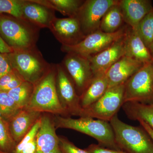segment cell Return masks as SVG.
Returning a JSON list of instances; mask_svg holds the SVG:
<instances>
[{
  "instance_id": "1",
  "label": "cell",
  "mask_w": 153,
  "mask_h": 153,
  "mask_svg": "<svg viewBox=\"0 0 153 153\" xmlns=\"http://www.w3.org/2000/svg\"><path fill=\"white\" fill-rule=\"evenodd\" d=\"M53 119L56 129L73 130L93 138L102 146L121 150L116 142L113 130L108 122L89 117L73 119L60 115H55Z\"/></svg>"
},
{
  "instance_id": "2",
  "label": "cell",
  "mask_w": 153,
  "mask_h": 153,
  "mask_svg": "<svg viewBox=\"0 0 153 153\" xmlns=\"http://www.w3.org/2000/svg\"><path fill=\"white\" fill-rule=\"evenodd\" d=\"M56 64L35 85L30 102L24 109L55 115H68L60 103L56 89Z\"/></svg>"
},
{
  "instance_id": "3",
  "label": "cell",
  "mask_w": 153,
  "mask_h": 153,
  "mask_svg": "<svg viewBox=\"0 0 153 153\" xmlns=\"http://www.w3.org/2000/svg\"><path fill=\"white\" fill-rule=\"evenodd\" d=\"M6 55L13 69L25 81L34 85L49 72L52 65L44 59L36 46L14 49Z\"/></svg>"
},
{
  "instance_id": "4",
  "label": "cell",
  "mask_w": 153,
  "mask_h": 153,
  "mask_svg": "<svg viewBox=\"0 0 153 153\" xmlns=\"http://www.w3.org/2000/svg\"><path fill=\"white\" fill-rule=\"evenodd\" d=\"M39 30L24 19L0 14V36L13 50L36 47Z\"/></svg>"
},
{
  "instance_id": "5",
  "label": "cell",
  "mask_w": 153,
  "mask_h": 153,
  "mask_svg": "<svg viewBox=\"0 0 153 153\" xmlns=\"http://www.w3.org/2000/svg\"><path fill=\"white\" fill-rule=\"evenodd\" d=\"M115 140L121 150L127 153H153V141L142 127L134 126L120 120L117 114L109 122Z\"/></svg>"
},
{
  "instance_id": "6",
  "label": "cell",
  "mask_w": 153,
  "mask_h": 153,
  "mask_svg": "<svg viewBox=\"0 0 153 153\" xmlns=\"http://www.w3.org/2000/svg\"><path fill=\"white\" fill-rule=\"evenodd\" d=\"M153 103V61L145 63L124 83V103Z\"/></svg>"
},
{
  "instance_id": "7",
  "label": "cell",
  "mask_w": 153,
  "mask_h": 153,
  "mask_svg": "<svg viewBox=\"0 0 153 153\" xmlns=\"http://www.w3.org/2000/svg\"><path fill=\"white\" fill-rule=\"evenodd\" d=\"M124 84L108 88L97 101L82 109L80 117H89L109 122L124 104Z\"/></svg>"
},
{
  "instance_id": "8",
  "label": "cell",
  "mask_w": 153,
  "mask_h": 153,
  "mask_svg": "<svg viewBox=\"0 0 153 153\" xmlns=\"http://www.w3.org/2000/svg\"><path fill=\"white\" fill-rule=\"evenodd\" d=\"M127 25L117 32L106 33L97 30L85 36L78 44L72 46L62 45L61 50L65 53H72L90 58L106 49L115 42L122 38L126 33Z\"/></svg>"
},
{
  "instance_id": "9",
  "label": "cell",
  "mask_w": 153,
  "mask_h": 153,
  "mask_svg": "<svg viewBox=\"0 0 153 153\" xmlns=\"http://www.w3.org/2000/svg\"><path fill=\"white\" fill-rule=\"evenodd\" d=\"M119 0H85L80 7L76 18L85 36L99 30L100 22L107 11Z\"/></svg>"
},
{
  "instance_id": "10",
  "label": "cell",
  "mask_w": 153,
  "mask_h": 153,
  "mask_svg": "<svg viewBox=\"0 0 153 153\" xmlns=\"http://www.w3.org/2000/svg\"><path fill=\"white\" fill-rule=\"evenodd\" d=\"M56 89L60 103L68 115L80 117L83 109L80 105V96L62 63L56 64Z\"/></svg>"
},
{
  "instance_id": "11",
  "label": "cell",
  "mask_w": 153,
  "mask_h": 153,
  "mask_svg": "<svg viewBox=\"0 0 153 153\" xmlns=\"http://www.w3.org/2000/svg\"><path fill=\"white\" fill-rule=\"evenodd\" d=\"M62 64L80 96L94 76L89 58L75 53H67Z\"/></svg>"
},
{
  "instance_id": "12",
  "label": "cell",
  "mask_w": 153,
  "mask_h": 153,
  "mask_svg": "<svg viewBox=\"0 0 153 153\" xmlns=\"http://www.w3.org/2000/svg\"><path fill=\"white\" fill-rule=\"evenodd\" d=\"M57 41L63 46H72L85 38L79 20L76 17L55 18L49 28Z\"/></svg>"
},
{
  "instance_id": "13",
  "label": "cell",
  "mask_w": 153,
  "mask_h": 153,
  "mask_svg": "<svg viewBox=\"0 0 153 153\" xmlns=\"http://www.w3.org/2000/svg\"><path fill=\"white\" fill-rule=\"evenodd\" d=\"M56 129L53 118L49 115L42 114L41 126L36 137L35 153H62Z\"/></svg>"
},
{
  "instance_id": "14",
  "label": "cell",
  "mask_w": 153,
  "mask_h": 153,
  "mask_svg": "<svg viewBox=\"0 0 153 153\" xmlns=\"http://www.w3.org/2000/svg\"><path fill=\"white\" fill-rule=\"evenodd\" d=\"M124 36L106 49L89 58L94 75L105 74L114 63L124 56Z\"/></svg>"
},
{
  "instance_id": "15",
  "label": "cell",
  "mask_w": 153,
  "mask_h": 153,
  "mask_svg": "<svg viewBox=\"0 0 153 153\" xmlns=\"http://www.w3.org/2000/svg\"><path fill=\"white\" fill-rule=\"evenodd\" d=\"M144 64L125 55L122 57L105 73L108 88L124 84Z\"/></svg>"
},
{
  "instance_id": "16",
  "label": "cell",
  "mask_w": 153,
  "mask_h": 153,
  "mask_svg": "<svg viewBox=\"0 0 153 153\" xmlns=\"http://www.w3.org/2000/svg\"><path fill=\"white\" fill-rule=\"evenodd\" d=\"M119 5L126 25L135 30L153 8L150 0H119Z\"/></svg>"
},
{
  "instance_id": "17",
  "label": "cell",
  "mask_w": 153,
  "mask_h": 153,
  "mask_svg": "<svg viewBox=\"0 0 153 153\" xmlns=\"http://www.w3.org/2000/svg\"><path fill=\"white\" fill-rule=\"evenodd\" d=\"M22 16L24 20L40 29L49 28L56 18L55 10L32 0H25L22 7Z\"/></svg>"
},
{
  "instance_id": "18",
  "label": "cell",
  "mask_w": 153,
  "mask_h": 153,
  "mask_svg": "<svg viewBox=\"0 0 153 153\" xmlns=\"http://www.w3.org/2000/svg\"><path fill=\"white\" fill-rule=\"evenodd\" d=\"M125 55L141 63L153 61L149 50L135 30L128 26L124 36Z\"/></svg>"
},
{
  "instance_id": "19",
  "label": "cell",
  "mask_w": 153,
  "mask_h": 153,
  "mask_svg": "<svg viewBox=\"0 0 153 153\" xmlns=\"http://www.w3.org/2000/svg\"><path fill=\"white\" fill-rule=\"evenodd\" d=\"M42 114L23 108L8 121L11 133L17 144L30 131Z\"/></svg>"
},
{
  "instance_id": "20",
  "label": "cell",
  "mask_w": 153,
  "mask_h": 153,
  "mask_svg": "<svg viewBox=\"0 0 153 153\" xmlns=\"http://www.w3.org/2000/svg\"><path fill=\"white\" fill-rule=\"evenodd\" d=\"M108 83L105 74L94 75L86 90L80 96V105L85 108L97 101L108 89Z\"/></svg>"
},
{
  "instance_id": "21",
  "label": "cell",
  "mask_w": 153,
  "mask_h": 153,
  "mask_svg": "<svg viewBox=\"0 0 153 153\" xmlns=\"http://www.w3.org/2000/svg\"><path fill=\"white\" fill-rule=\"evenodd\" d=\"M122 107L129 119L143 121L153 130V103L143 104L127 102L124 103Z\"/></svg>"
},
{
  "instance_id": "22",
  "label": "cell",
  "mask_w": 153,
  "mask_h": 153,
  "mask_svg": "<svg viewBox=\"0 0 153 153\" xmlns=\"http://www.w3.org/2000/svg\"><path fill=\"white\" fill-rule=\"evenodd\" d=\"M55 11H57L68 18L76 17L84 1L81 0H32Z\"/></svg>"
},
{
  "instance_id": "23",
  "label": "cell",
  "mask_w": 153,
  "mask_h": 153,
  "mask_svg": "<svg viewBox=\"0 0 153 153\" xmlns=\"http://www.w3.org/2000/svg\"><path fill=\"white\" fill-rule=\"evenodd\" d=\"M119 2L111 7L102 17L99 29L102 32L114 33L124 26L123 24L125 22Z\"/></svg>"
},
{
  "instance_id": "24",
  "label": "cell",
  "mask_w": 153,
  "mask_h": 153,
  "mask_svg": "<svg viewBox=\"0 0 153 153\" xmlns=\"http://www.w3.org/2000/svg\"><path fill=\"white\" fill-rule=\"evenodd\" d=\"M34 87L35 85L33 83L25 81L18 87L7 92L19 108L23 109L30 102Z\"/></svg>"
},
{
  "instance_id": "25",
  "label": "cell",
  "mask_w": 153,
  "mask_h": 153,
  "mask_svg": "<svg viewBox=\"0 0 153 153\" xmlns=\"http://www.w3.org/2000/svg\"><path fill=\"white\" fill-rule=\"evenodd\" d=\"M136 31L149 50L153 42V8L140 22Z\"/></svg>"
},
{
  "instance_id": "26",
  "label": "cell",
  "mask_w": 153,
  "mask_h": 153,
  "mask_svg": "<svg viewBox=\"0 0 153 153\" xmlns=\"http://www.w3.org/2000/svg\"><path fill=\"white\" fill-rule=\"evenodd\" d=\"M17 144L10 130L8 122L0 117V150L13 153Z\"/></svg>"
},
{
  "instance_id": "27",
  "label": "cell",
  "mask_w": 153,
  "mask_h": 153,
  "mask_svg": "<svg viewBox=\"0 0 153 153\" xmlns=\"http://www.w3.org/2000/svg\"><path fill=\"white\" fill-rule=\"evenodd\" d=\"M21 109L7 92L0 91V117L8 121Z\"/></svg>"
},
{
  "instance_id": "28",
  "label": "cell",
  "mask_w": 153,
  "mask_h": 153,
  "mask_svg": "<svg viewBox=\"0 0 153 153\" xmlns=\"http://www.w3.org/2000/svg\"><path fill=\"white\" fill-rule=\"evenodd\" d=\"M25 0H0V14L23 19L22 7Z\"/></svg>"
},
{
  "instance_id": "29",
  "label": "cell",
  "mask_w": 153,
  "mask_h": 153,
  "mask_svg": "<svg viewBox=\"0 0 153 153\" xmlns=\"http://www.w3.org/2000/svg\"><path fill=\"white\" fill-rule=\"evenodd\" d=\"M41 118L34 125L30 131L25 135L20 142L17 144L13 153H21L26 145L33 141L36 138L41 126Z\"/></svg>"
},
{
  "instance_id": "30",
  "label": "cell",
  "mask_w": 153,
  "mask_h": 153,
  "mask_svg": "<svg viewBox=\"0 0 153 153\" xmlns=\"http://www.w3.org/2000/svg\"><path fill=\"white\" fill-rule=\"evenodd\" d=\"M59 144L62 153H89L86 150L76 147L68 139L63 136H59Z\"/></svg>"
},
{
  "instance_id": "31",
  "label": "cell",
  "mask_w": 153,
  "mask_h": 153,
  "mask_svg": "<svg viewBox=\"0 0 153 153\" xmlns=\"http://www.w3.org/2000/svg\"><path fill=\"white\" fill-rule=\"evenodd\" d=\"M85 149L89 153H127L122 150L108 149L95 144L89 145Z\"/></svg>"
},
{
  "instance_id": "32",
  "label": "cell",
  "mask_w": 153,
  "mask_h": 153,
  "mask_svg": "<svg viewBox=\"0 0 153 153\" xmlns=\"http://www.w3.org/2000/svg\"><path fill=\"white\" fill-rule=\"evenodd\" d=\"M13 69L6 54L0 52V78Z\"/></svg>"
},
{
  "instance_id": "33",
  "label": "cell",
  "mask_w": 153,
  "mask_h": 153,
  "mask_svg": "<svg viewBox=\"0 0 153 153\" xmlns=\"http://www.w3.org/2000/svg\"><path fill=\"white\" fill-rule=\"evenodd\" d=\"M20 75L16 70L13 69L10 72L0 78V91H4L5 89L13 80Z\"/></svg>"
},
{
  "instance_id": "34",
  "label": "cell",
  "mask_w": 153,
  "mask_h": 153,
  "mask_svg": "<svg viewBox=\"0 0 153 153\" xmlns=\"http://www.w3.org/2000/svg\"><path fill=\"white\" fill-rule=\"evenodd\" d=\"M36 146L37 144L36 138L33 141L26 145L20 153H35L36 152Z\"/></svg>"
},
{
  "instance_id": "35",
  "label": "cell",
  "mask_w": 153,
  "mask_h": 153,
  "mask_svg": "<svg viewBox=\"0 0 153 153\" xmlns=\"http://www.w3.org/2000/svg\"><path fill=\"white\" fill-rule=\"evenodd\" d=\"M13 51V49L9 47L0 36V52L2 54H8Z\"/></svg>"
},
{
  "instance_id": "36",
  "label": "cell",
  "mask_w": 153,
  "mask_h": 153,
  "mask_svg": "<svg viewBox=\"0 0 153 153\" xmlns=\"http://www.w3.org/2000/svg\"><path fill=\"white\" fill-rule=\"evenodd\" d=\"M138 121L141 126L149 134V135L151 137L153 141V130L150 127L148 126V125L147 124L144 122L142 120H139Z\"/></svg>"
},
{
  "instance_id": "37",
  "label": "cell",
  "mask_w": 153,
  "mask_h": 153,
  "mask_svg": "<svg viewBox=\"0 0 153 153\" xmlns=\"http://www.w3.org/2000/svg\"><path fill=\"white\" fill-rule=\"evenodd\" d=\"M149 51L153 60V42L152 44V46H151L150 48L149 49Z\"/></svg>"
},
{
  "instance_id": "38",
  "label": "cell",
  "mask_w": 153,
  "mask_h": 153,
  "mask_svg": "<svg viewBox=\"0 0 153 153\" xmlns=\"http://www.w3.org/2000/svg\"><path fill=\"white\" fill-rule=\"evenodd\" d=\"M0 153H7L4 152H2V151L0 150Z\"/></svg>"
}]
</instances>
